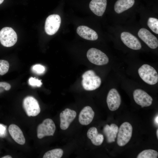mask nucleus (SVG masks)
I'll use <instances>...</instances> for the list:
<instances>
[{"mask_svg": "<svg viewBox=\"0 0 158 158\" xmlns=\"http://www.w3.org/2000/svg\"><path fill=\"white\" fill-rule=\"evenodd\" d=\"M82 85L85 90L92 91L99 88L101 83V80L94 71L90 70L85 71L82 75Z\"/></svg>", "mask_w": 158, "mask_h": 158, "instance_id": "f257e3e1", "label": "nucleus"}, {"mask_svg": "<svg viewBox=\"0 0 158 158\" xmlns=\"http://www.w3.org/2000/svg\"><path fill=\"white\" fill-rule=\"evenodd\" d=\"M139 75L142 79L146 83L154 85L158 81V75L154 68L147 64L142 65L138 69Z\"/></svg>", "mask_w": 158, "mask_h": 158, "instance_id": "f03ea898", "label": "nucleus"}, {"mask_svg": "<svg viewBox=\"0 0 158 158\" xmlns=\"http://www.w3.org/2000/svg\"><path fill=\"white\" fill-rule=\"evenodd\" d=\"M133 127L128 122L122 123L118 128L117 142L120 146L126 145L130 140L132 137Z\"/></svg>", "mask_w": 158, "mask_h": 158, "instance_id": "7ed1b4c3", "label": "nucleus"}, {"mask_svg": "<svg viewBox=\"0 0 158 158\" xmlns=\"http://www.w3.org/2000/svg\"><path fill=\"white\" fill-rule=\"evenodd\" d=\"M17 36L11 28L5 27L0 31V42L4 46L10 47L13 46L16 42Z\"/></svg>", "mask_w": 158, "mask_h": 158, "instance_id": "20e7f679", "label": "nucleus"}, {"mask_svg": "<svg viewBox=\"0 0 158 158\" xmlns=\"http://www.w3.org/2000/svg\"><path fill=\"white\" fill-rule=\"evenodd\" d=\"M87 56L90 62L97 65H106L109 61V58L105 53L95 48L89 49L87 52Z\"/></svg>", "mask_w": 158, "mask_h": 158, "instance_id": "39448f33", "label": "nucleus"}, {"mask_svg": "<svg viewBox=\"0 0 158 158\" xmlns=\"http://www.w3.org/2000/svg\"><path fill=\"white\" fill-rule=\"evenodd\" d=\"M56 130V126L53 121L50 118L44 120L38 126L37 135L39 139L46 136L53 135Z\"/></svg>", "mask_w": 158, "mask_h": 158, "instance_id": "423d86ee", "label": "nucleus"}, {"mask_svg": "<svg viewBox=\"0 0 158 158\" xmlns=\"http://www.w3.org/2000/svg\"><path fill=\"white\" fill-rule=\"evenodd\" d=\"M23 107L29 116H35L40 112V109L37 100L33 97L28 96L24 99Z\"/></svg>", "mask_w": 158, "mask_h": 158, "instance_id": "0eeeda50", "label": "nucleus"}, {"mask_svg": "<svg viewBox=\"0 0 158 158\" xmlns=\"http://www.w3.org/2000/svg\"><path fill=\"white\" fill-rule=\"evenodd\" d=\"M61 18L57 14L49 15L47 18L45 24V30L49 35L56 33L59 29L61 23Z\"/></svg>", "mask_w": 158, "mask_h": 158, "instance_id": "6e6552de", "label": "nucleus"}, {"mask_svg": "<svg viewBox=\"0 0 158 158\" xmlns=\"http://www.w3.org/2000/svg\"><path fill=\"white\" fill-rule=\"evenodd\" d=\"M133 97L135 102L142 107L150 106L153 101L152 98L147 93L141 89H136L133 92Z\"/></svg>", "mask_w": 158, "mask_h": 158, "instance_id": "1a4fd4ad", "label": "nucleus"}, {"mask_svg": "<svg viewBox=\"0 0 158 158\" xmlns=\"http://www.w3.org/2000/svg\"><path fill=\"white\" fill-rule=\"evenodd\" d=\"M138 35L150 48L155 49L158 47L157 39L147 29L141 28L138 32Z\"/></svg>", "mask_w": 158, "mask_h": 158, "instance_id": "9d476101", "label": "nucleus"}, {"mask_svg": "<svg viewBox=\"0 0 158 158\" xmlns=\"http://www.w3.org/2000/svg\"><path fill=\"white\" fill-rule=\"evenodd\" d=\"M107 102L109 109L112 111L117 109L121 103V96L118 91L112 88L109 91L107 98Z\"/></svg>", "mask_w": 158, "mask_h": 158, "instance_id": "9b49d317", "label": "nucleus"}, {"mask_svg": "<svg viewBox=\"0 0 158 158\" xmlns=\"http://www.w3.org/2000/svg\"><path fill=\"white\" fill-rule=\"evenodd\" d=\"M76 116V111L69 108H66L60 114V127L63 130L67 129Z\"/></svg>", "mask_w": 158, "mask_h": 158, "instance_id": "f8f14e48", "label": "nucleus"}, {"mask_svg": "<svg viewBox=\"0 0 158 158\" xmlns=\"http://www.w3.org/2000/svg\"><path fill=\"white\" fill-rule=\"evenodd\" d=\"M121 38L123 43L130 49L138 50L141 48V43L138 39L129 32H122Z\"/></svg>", "mask_w": 158, "mask_h": 158, "instance_id": "ddd939ff", "label": "nucleus"}, {"mask_svg": "<svg viewBox=\"0 0 158 158\" xmlns=\"http://www.w3.org/2000/svg\"><path fill=\"white\" fill-rule=\"evenodd\" d=\"M95 115V112L92 108L87 106L81 111L79 115V123L83 125H87L92 121Z\"/></svg>", "mask_w": 158, "mask_h": 158, "instance_id": "4468645a", "label": "nucleus"}, {"mask_svg": "<svg viewBox=\"0 0 158 158\" xmlns=\"http://www.w3.org/2000/svg\"><path fill=\"white\" fill-rule=\"evenodd\" d=\"M77 33L82 38L90 40H96L98 38L97 32L92 29L84 25L78 26L76 30Z\"/></svg>", "mask_w": 158, "mask_h": 158, "instance_id": "2eb2a0df", "label": "nucleus"}, {"mask_svg": "<svg viewBox=\"0 0 158 158\" xmlns=\"http://www.w3.org/2000/svg\"><path fill=\"white\" fill-rule=\"evenodd\" d=\"M8 130L12 138L16 142L20 145L24 144L25 138L22 131L18 126L11 124L8 127Z\"/></svg>", "mask_w": 158, "mask_h": 158, "instance_id": "dca6fc26", "label": "nucleus"}, {"mask_svg": "<svg viewBox=\"0 0 158 158\" xmlns=\"http://www.w3.org/2000/svg\"><path fill=\"white\" fill-rule=\"evenodd\" d=\"M107 5V0H92L90 3L89 7L95 14L102 16L105 11Z\"/></svg>", "mask_w": 158, "mask_h": 158, "instance_id": "f3484780", "label": "nucleus"}, {"mask_svg": "<svg viewBox=\"0 0 158 158\" xmlns=\"http://www.w3.org/2000/svg\"><path fill=\"white\" fill-rule=\"evenodd\" d=\"M118 130V126L114 123H112L110 126L107 124L104 127L103 132L108 143H111L115 141Z\"/></svg>", "mask_w": 158, "mask_h": 158, "instance_id": "a211bd4d", "label": "nucleus"}, {"mask_svg": "<svg viewBox=\"0 0 158 158\" xmlns=\"http://www.w3.org/2000/svg\"><path fill=\"white\" fill-rule=\"evenodd\" d=\"M87 136L90 139L92 143L96 146L102 144L104 140L103 135L99 133L97 128L94 127L90 128L87 133Z\"/></svg>", "mask_w": 158, "mask_h": 158, "instance_id": "6ab92c4d", "label": "nucleus"}, {"mask_svg": "<svg viewBox=\"0 0 158 158\" xmlns=\"http://www.w3.org/2000/svg\"><path fill=\"white\" fill-rule=\"evenodd\" d=\"M134 3V0H117L114 4V11L118 13H121L131 7Z\"/></svg>", "mask_w": 158, "mask_h": 158, "instance_id": "aec40b11", "label": "nucleus"}, {"mask_svg": "<svg viewBox=\"0 0 158 158\" xmlns=\"http://www.w3.org/2000/svg\"><path fill=\"white\" fill-rule=\"evenodd\" d=\"M63 154V150L60 148H56L46 152L43 156V158H60Z\"/></svg>", "mask_w": 158, "mask_h": 158, "instance_id": "412c9836", "label": "nucleus"}, {"mask_svg": "<svg viewBox=\"0 0 158 158\" xmlns=\"http://www.w3.org/2000/svg\"><path fill=\"white\" fill-rule=\"evenodd\" d=\"M158 156V152L153 150H144L138 155L137 158H157Z\"/></svg>", "mask_w": 158, "mask_h": 158, "instance_id": "4be33fe9", "label": "nucleus"}, {"mask_svg": "<svg viewBox=\"0 0 158 158\" xmlns=\"http://www.w3.org/2000/svg\"><path fill=\"white\" fill-rule=\"evenodd\" d=\"M147 25L154 33L158 34V20L154 18L150 17L148 20Z\"/></svg>", "mask_w": 158, "mask_h": 158, "instance_id": "5701e85b", "label": "nucleus"}, {"mask_svg": "<svg viewBox=\"0 0 158 158\" xmlns=\"http://www.w3.org/2000/svg\"><path fill=\"white\" fill-rule=\"evenodd\" d=\"M9 67L8 62L5 60H0V75H3L8 71Z\"/></svg>", "mask_w": 158, "mask_h": 158, "instance_id": "b1692460", "label": "nucleus"}, {"mask_svg": "<svg viewBox=\"0 0 158 158\" xmlns=\"http://www.w3.org/2000/svg\"><path fill=\"white\" fill-rule=\"evenodd\" d=\"M32 71L34 73L38 74H43L45 71V67L40 64H37L32 66Z\"/></svg>", "mask_w": 158, "mask_h": 158, "instance_id": "393cba45", "label": "nucleus"}, {"mask_svg": "<svg viewBox=\"0 0 158 158\" xmlns=\"http://www.w3.org/2000/svg\"><path fill=\"white\" fill-rule=\"evenodd\" d=\"M29 84L32 86L40 87L42 85L40 80H39L35 78L31 77L28 80Z\"/></svg>", "mask_w": 158, "mask_h": 158, "instance_id": "a878e982", "label": "nucleus"}, {"mask_svg": "<svg viewBox=\"0 0 158 158\" xmlns=\"http://www.w3.org/2000/svg\"><path fill=\"white\" fill-rule=\"evenodd\" d=\"M11 88V85L9 83L6 82H0V93L4 90H9Z\"/></svg>", "mask_w": 158, "mask_h": 158, "instance_id": "bb28decb", "label": "nucleus"}, {"mask_svg": "<svg viewBox=\"0 0 158 158\" xmlns=\"http://www.w3.org/2000/svg\"><path fill=\"white\" fill-rule=\"evenodd\" d=\"M6 134V126L0 123V137H5Z\"/></svg>", "mask_w": 158, "mask_h": 158, "instance_id": "cd10ccee", "label": "nucleus"}, {"mask_svg": "<svg viewBox=\"0 0 158 158\" xmlns=\"http://www.w3.org/2000/svg\"><path fill=\"white\" fill-rule=\"evenodd\" d=\"M158 115H157L156 117L155 118L154 120V121L155 123L158 126Z\"/></svg>", "mask_w": 158, "mask_h": 158, "instance_id": "c85d7f7f", "label": "nucleus"}, {"mask_svg": "<svg viewBox=\"0 0 158 158\" xmlns=\"http://www.w3.org/2000/svg\"><path fill=\"white\" fill-rule=\"evenodd\" d=\"M1 158H12V157L11 156L9 155H7L1 157Z\"/></svg>", "mask_w": 158, "mask_h": 158, "instance_id": "c756f323", "label": "nucleus"}, {"mask_svg": "<svg viewBox=\"0 0 158 158\" xmlns=\"http://www.w3.org/2000/svg\"><path fill=\"white\" fill-rule=\"evenodd\" d=\"M156 135L157 139L158 138V129H157L156 131Z\"/></svg>", "mask_w": 158, "mask_h": 158, "instance_id": "7c9ffc66", "label": "nucleus"}, {"mask_svg": "<svg viewBox=\"0 0 158 158\" xmlns=\"http://www.w3.org/2000/svg\"><path fill=\"white\" fill-rule=\"evenodd\" d=\"M4 0H0V4H1L4 1Z\"/></svg>", "mask_w": 158, "mask_h": 158, "instance_id": "2f4dec72", "label": "nucleus"}]
</instances>
